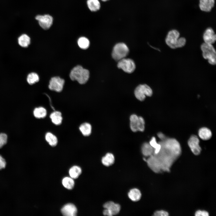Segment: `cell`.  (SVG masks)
<instances>
[{
    "label": "cell",
    "mask_w": 216,
    "mask_h": 216,
    "mask_svg": "<svg viewBox=\"0 0 216 216\" xmlns=\"http://www.w3.org/2000/svg\"><path fill=\"white\" fill-rule=\"evenodd\" d=\"M159 152L153 154L146 159L149 168L156 173L169 172L174 162L180 156L181 152L174 144L168 142L160 141Z\"/></svg>",
    "instance_id": "obj_1"
},
{
    "label": "cell",
    "mask_w": 216,
    "mask_h": 216,
    "mask_svg": "<svg viewBox=\"0 0 216 216\" xmlns=\"http://www.w3.org/2000/svg\"><path fill=\"white\" fill-rule=\"evenodd\" d=\"M179 36L180 33L177 30H172L170 31L166 38V44L172 49L183 46L185 44L186 40L184 38H179Z\"/></svg>",
    "instance_id": "obj_2"
},
{
    "label": "cell",
    "mask_w": 216,
    "mask_h": 216,
    "mask_svg": "<svg viewBox=\"0 0 216 216\" xmlns=\"http://www.w3.org/2000/svg\"><path fill=\"white\" fill-rule=\"evenodd\" d=\"M89 76L88 70L79 65L74 68L70 74V77L71 80L77 81L81 84L86 83L88 81Z\"/></svg>",
    "instance_id": "obj_3"
},
{
    "label": "cell",
    "mask_w": 216,
    "mask_h": 216,
    "mask_svg": "<svg viewBox=\"0 0 216 216\" xmlns=\"http://www.w3.org/2000/svg\"><path fill=\"white\" fill-rule=\"evenodd\" d=\"M201 48L203 58L208 59V62L210 64H215L216 52L212 45L204 43L201 45Z\"/></svg>",
    "instance_id": "obj_4"
},
{
    "label": "cell",
    "mask_w": 216,
    "mask_h": 216,
    "mask_svg": "<svg viewBox=\"0 0 216 216\" xmlns=\"http://www.w3.org/2000/svg\"><path fill=\"white\" fill-rule=\"evenodd\" d=\"M129 53L127 46L124 43H119L114 46L112 54V58L116 61L125 58Z\"/></svg>",
    "instance_id": "obj_5"
},
{
    "label": "cell",
    "mask_w": 216,
    "mask_h": 216,
    "mask_svg": "<svg viewBox=\"0 0 216 216\" xmlns=\"http://www.w3.org/2000/svg\"><path fill=\"white\" fill-rule=\"evenodd\" d=\"M153 94L151 88L146 84H140L134 90L136 98L141 101H143L146 96L150 97Z\"/></svg>",
    "instance_id": "obj_6"
},
{
    "label": "cell",
    "mask_w": 216,
    "mask_h": 216,
    "mask_svg": "<svg viewBox=\"0 0 216 216\" xmlns=\"http://www.w3.org/2000/svg\"><path fill=\"white\" fill-rule=\"evenodd\" d=\"M117 67L124 72L131 73L135 70L136 66L133 60L130 58H123L118 62Z\"/></svg>",
    "instance_id": "obj_7"
},
{
    "label": "cell",
    "mask_w": 216,
    "mask_h": 216,
    "mask_svg": "<svg viewBox=\"0 0 216 216\" xmlns=\"http://www.w3.org/2000/svg\"><path fill=\"white\" fill-rule=\"evenodd\" d=\"M35 19L40 26L45 30L49 29L53 23V18L49 14L37 15L35 17Z\"/></svg>",
    "instance_id": "obj_8"
},
{
    "label": "cell",
    "mask_w": 216,
    "mask_h": 216,
    "mask_svg": "<svg viewBox=\"0 0 216 216\" xmlns=\"http://www.w3.org/2000/svg\"><path fill=\"white\" fill-rule=\"evenodd\" d=\"M200 140L196 135H191L188 140V145L192 152L194 155H199L202 149L199 145Z\"/></svg>",
    "instance_id": "obj_9"
},
{
    "label": "cell",
    "mask_w": 216,
    "mask_h": 216,
    "mask_svg": "<svg viewBox=\"0 0 216 216\" xmlns=\"http://www.w3.org/2000/svg\"><path fill=\"white\" fill-rule=\"evenodd\" d=\"M64 84V80L59 76L52 77L49 82V88L51 90L57 92H61Z\"/></svg>",
    "instance_id": "obj_10"
},
{
    "label": "cell",
    "mask_w": 216,
    "mask_h": 216,
    "mask_svg": "<svg viewBox=\"0 0 216 216\" xmlns=\"http://www.w3.org/2000/svg\"><path fill=\"white\" fill-rule=\"evenodd\" d=\"M203 39L206 43L212 44L215 42L216 35L212 28H208L206 29L203 34Z\"/></svg>",
    "instance_id": "obj_11"
},
{
    "label": "cell",
    "mask_w": 216,
    "mask_h": 216,
    "mask_svg": "<svg viewBox=\"0 0 216 216\" xmlns=\"http://www.w3.org/2000/svg\"><path fill=\"white\" fill-rule=\"evenodd\" d=\"M61 211L64 216H75L76 215L77 209L73 204L68 203L63 206L61 209Z\"/></svg>",
    "instance_id": "obj_12"
},
{
    "label": "cell",
    "mask_w": 216,
    "mask_h": 216,
    "mask_svg": "<svg viewBox=\"0 0 216 216\" xmlns=\"http://www.w3.org/2000/svg\"><path fill=\"white\" fill-rule=\"evenodd\" d=\"M103 207L104 208L108 209L112 215H115L119 213L120 210V206L118 204L112 201H109L105 203Z\"/></svg>",
    "instance_id": "obj_13"
},
{
    "label": "cell",
    "mask_w": 216,
    "mask_h": 216,
    "mask_svg": "<svg viewBox=\"0 0 216 216\" xmlns=\"http://www.w3.org/2000/svg\"><path fill=\"white\" fill-rule=\"evenodd\" d=\"M214 0H200L199 7L202 11L209 12L214 7Z\"/></svg>",
    "instance_id": "obj_14"
},
{
    "label": "cell",
    "mask_w": 216,
    "mask_h": 216,
    "mask_svg": "<svg viewBox=\"0 0 216 216\" xmlns=\"http://www.w3.org/2000/svg\"><path fill=\"white\" fill-rule=\"evenodd\" d=\"M199 137L204 140H207L211 138L212 133L211 130L208 128L203 127L200 128L198 131Z\"/></svg>",
    "instance_id": "obj_15"
},
{
    "label": "cell",
    "mask_w": 216,
    "mask_h": 216,
    "mask_svg": "<svg viewBox=\"0 0 216 216\" xmlns=\"http://www.w3.org/2000/svg\"><path fill=\"white\" fill-rule=\"evenodd\" d=\"M19 45L23 47H27L30 44L31 39L29 36L26 33L21 34L18 38Z\"/></svg>",
    "instance_id": "obj_16"
},
{
    "label": "cell",
    "mask_w": 216,
    "mask_h": 216,
    "mask_svg": "<svg viewBox=\"0 0 216 216\" xmlns=\"http://www.w3.org/2000/svg\"><path fill=\"white\" fill-rule=\"evenodd\" d=\"M50 118L52 122L55 125H60L62 122V117L61 113L59 111L53 112L50 114Z\"/></svg>",
    "instance_id": "obj_17"
},
{
    "label": "cell",
    "mask_w": 216,
    "mask_h": 216,
    "mask_svg": "<svg viewBox=\"0 0 216 216\" xmlns=\"http://www.w3.org/2000/svg\"><path fill=\"white\" fill-rule=\"evenodd\" d=\"M141 151L144 156L149 157L153 154L154 149L149 143L145 142L142 145Z\"/></svg>",
    "instance_id": "obj_18"
},
{
    "label": "cell",
    "mask_w": 216,
    "mask_h": 216,
    "mask_svg": "<svg viewBox=\"0 0 216 216\" xmlns=\"http://www.w3.org/2000/svg\"><path fill=\"white\" fill-rule=\"evenodd\" d=\"M129 198L132 201L136 202L139 201L141 197L140 191L137 188L131 189L128 194Z\"/></svg>",
    "instance_id": "obj_19"
},
{
    "label": "cell",
    "mask_w": 216,
    "mask_h": 216,
    "mask_svg": "<svg viewBox=\"0 0 216 216\" xmlns=\"http://www.w3.org/2000/svg\"><path fill=\"white\" fill-rule=\"evenodd\" d=\"M115 158L114 155L110 153H107L103 157L101 160L102 164L104 166H108L112 165L114 163Z\"/></svg>",
    "instance_id": "obj_20"
},
{
    "label": "cell",
    "mask_w": 216,
    "mask_h": 216,
    "mask_svg": "<svg viewBox=\"0 0 216 216\" xmlns=\"http://www.w3.org/2000/svg\"><path fill=\"white\" fill-rule=\"evenodd\" d=\"M79 129L82 134L85 136H88L91 133L92 128L89 123L85 122L82 124L79 127Z\"/></svg>",
    "instance_id": "obj_21"
},
{
    "label": "cell",
    "mask_w": 216,
    "mask_h": 216,
    "mask_svg": "<svg viewBox=\"0 0 216 216\" xmlns=\"http://www.w3.org/2000/svg\"><path fill=\"white\" fill-rule=\"evenodd\" d=\"M139 116L135 114L131 115L130 118V127L131 130L134 132L138 131V126Z\"/></svg>",
    "instance_id": "obj_22"
},
{
    "label": "cell",
    "mask_w": 216,
    "mask_h": 216,
    "mask_svg": "<svg viewBox=\"0 0 216 216\" xmlns=\"http://www.w3.org/2000/svg\"><path fill=\"white\" fill-rule=\"evenodd\" d=\"M47 114L46 109L43 107H39L35 108L33 111L34 116L38 118H43Z\"/></svg>",
    "instance_id": "obj_23"
},
{
    "label": "cell",
    "mask_w": 216,
    "mask_h": 216,
    "mask_svg": "<svg viewBox=\"0 0 216 216\" xmlns=\"http://www.w3.org/2000/svg\"><path fill=\"white\" fill-rule=\"evenodd\" d=\"M87 3L88 8L92 11L98 10L100 7V3L98 0H88Z\"/></svg>",
    "instance_id": "obj_24"
},
{
    "label": "cell",
    "mask_w": 216,
    "mask_h": 216,
    "mask_svg": "<svg viewBox=\"0 0 216 216\" xmlns=\"http://www.w3.org/2000/svg\"><path fill=\"white\" fill-rule=\"evenodd\" d=\"M45 138L46 141L52 146H55L57 144L58 139L57 137L50 132L46 133Z\"/></svg>",
    "instance_id": "obj_25"
},
{
    "label": "cell",
    "mask_w": 216,
    "mask_h": 216,
    "mask_svg": "<svg viewBox=\"0 0 216 216\" xmlns=\"http://www.w3.org/2000/svg\"><path fill=\"white\" fill-rule=\"evenodd\" d=\"M81 168L76 166H74L71 167L69 172L70 177L73 179L77 178L81 173Z\"/></svg>",
    "instance_id": "obj_26"
},
{
    "label": "cell",
    "mask_w": 216,
    "mask_h": 216,
    "mask_svg": "<svg viewBox=\"0 0 216 216\" xmlns=\"http://www.w3.org/2000/svg\"><path fill=\"white\" fill-rule=\"evenodd\" d=\"M62 184L65 188L68 189H71L74 187V182L73 178L71 177H65L62 179Z\"/></svg>",
    "instance_id": "obj_27"
},
{
    "label": "cell",
    "mask_w": 216,
    "mask_h": 216,
    "mask_svg": "<svg viewBox=\"0 0 216 216\" xmlns=\"http://www.w3.org/2000/svg\"><path fill=\"white\" fill-rule=\"evenodd\" d=\"M78 44L81 48L86 49L89 46L90 42L88 39L85 37H81L78 40Z\"/></svg>",
    "instance_id": "obj_28"
},
{
    "label": "cell",
    "mask_w": 216,
    "mask_h": 216,
    "mask_svg": "<svg viewBox=\"0 0 216 216\" xmlns=\"http://www.w3.org/2000/svg\"><path fill=\"white\" fill-rule=\"evenodd\" d=\"M39 80V78L38 74L34 72H32L29 74L27 78L28 82L31 85L38 82Z\"/></svg>",
    "instance_id": "obj_29"
},
{
    "label": "cell",
    "mask_w": 216,
    "mask_h": 216,
    "mask_svg": "<svg viewBox=\"0 0 216 216\" xmlns=\"http://www.w3.org/2000/svg\"><path fill=\"white\" fill-rule=\"evenodd\" d=\"M149 143L151 146L154 149V152L153 154H156L160 151L161 148V145L158 142L156 141L155 138L154 136L152 137Z\"/></svg>",
    "instance_id": "obj_30"
},
{
    "label": "cell",
    "mask_w": 216,
    "mask_h": 216,
    "mask_svg": "<svg viewBox=\"0 0 216 216\" xmlns=\"http://www.w3.org/2000/svg\"><path fill=\"white\" fill-rule=\"evenodd\" d=\"M145 122L144 118L141 116H139L138 131H143L145 129Z\"/></svg>",
    "instance_id": "obj_31"
},
{
    "label": "cell",
    "mask_w": 216,
    "mask_h": 216,
    "mask_svg": "<svg viewBox=\"0 0 216 216\" xmlns=\"http://www.w3.org/2000/svg\"><path fill=\"white\" fill-rule=\"evenodd\" d=\"M7 135L4 133H0V148L7 143Z\"/></svg>",
    "instance_id": "obj_32"
},
{
    "label": "cell",
    "mask_w": 216,
    "mask_h": 216,
    "mask_svg": "<svg viewBox=\"0 0 216 216\" xmlns=\"http://www.w3.org/2000/svg\"><path fill=\"white\" fill-rule=\"evenodd\" d=\"M154 216H168L169 213L164 210H157L156 211L154 214Z\"/></svg>",
    "instance_id": "obj_33"
},
{
    "label": "cell",
    "mask_w": 216,
    "mask_h": 216,
    "mask_svg": "<svg viewBox=\"0 0 216 216\" xmlns=\"http://www.w3.org/2000/svg\"><path fill=\"white\" fill-rule=\"evenodd\" d=\"M195 215L196 216H208L209 214L205 210H198L195 212Z\"/></svg>",
    "instance_id": "obj_34"
},
{
    "label": "cell",
    "mask_w": 216,
    "mask_h": 216,
    "mask_svg": "<svg viewBox=\"0 0 216 216\" xmlns=\"http://www.w3.org/2000/svg\"><path fill=\"white\" fill-rule=\"evenodd\" d=\"M6 165V162L5 159L0 155V170L4 168Z\"/></svg>",
    "instance_id": "obj_35"
},
{
    "label": "cell",
    "mask_w": 216,
    "mask_h": 216,
    "mask_svg": "<svg viewBox=\"0 0 216 216\" xmlns=\"http://www.w3.org/2000/svg\"><path fill=\"white\" fill-rule=\"evenodd\" d=\"M103 214L104 215L106 216H111L112 215L110 212L106 208H105L103 211Z\"/></svg>",
    "instance_id": "obj_36"
},
{
    "label": "cell",
    "mask_w": 216,
    "mask_h": 216,
    "mask_svg": "<svg viewBox=\"0 0 216 216\" xmlns=\"http://www.w3.org/2000/svg\"><path fill=\"white\" fill-rule=\"evenodd\" d=\"M157 135L161 140H164L167 138L165 135L161 132L158 133Z\"/></svg>",
    "instance_id": "obj_37"
},
{
    "label": "cell",
    "mask_w": 216,
    "mask_h": 216,
    "mask_svg": "<svg viewBox=\"0 0 216 216\" xmlns=\"http://www.w3.org/2000/svg\"><path fill=\"white\" fill-rule=\"evenodd\" d=\"M101 0L102 1H104V2H105V1H108V0Z\"/></svg>",
    "instance_id": "obj_38"
}]
</instances>
